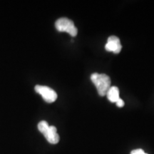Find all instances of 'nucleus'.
Listing matches in <instances>:
<instances>
[{
    "mask_svg": "<svg viewBox=\"0 0 154 154\" xmlns=\"http://www.w3.org/2000/svg\"><path fill=\"white\" fill-rule=\"evenodd\" d=\"M55 27L59 32H67L72 36H76L78 34V29L74 22L65 17L57 19L55 22Z\"/></svg>",
    "mask_w": 154,
    "mask_h": 154,
    "instance_id": "2",
    "label": "nucleus"
},
{
    "mask_svg": "<svg viewBox=\"0 0 154 154\" xmlns=\"http://www.w3.org/2000/svg\"><path fill=\"white\" fill-rule=\"evenodd\" d=\"M35 91L42 96L44 101L47 103H53L57 99V94L52 88L46 86L36 85Z\"/></svg>",
    "mask_w": 154,
    "mask_h": 154,
    "instance_id": "3",
    "label": "nucleus"
},
{
    "mask_svg": "<svg viewBox=\"0 0 154 154\" xmlns=\"http://www.w3.org/2000/svg\"><path fill=\"white\" fill-rule=\"evenodd\" d=\"M105 49L106 51H112L114 54L120 53L122 49L120 39L116 36H109L107 43L105 45Z\"/></svg>",
    "mask_w": 154,
    "mask_h": 154,
    "instance_id": "4",
    "label": "nucleus"
},
{
    "mask_svg": "<svg viewBox=\"0 0 154 154\" xmlns=\"http://www.w3.org/2000/svg\"><path fill=\"white\" fill-rule=\"evenodd\" d=\"M91 80L95 85L99 96H104L106 95L108 90L111 87L110 77L105 74L94 73L91 76Z\"/></svg>",
    "mask_w": 154,
    "mask_h": 154,
    "instance_id": "1",
    "label": "nucleus"
},
{
    "mask_svg": "<svg viewBox=\"0 0 154 154\" xmlns=\"http://www.w3.org/2000/svg\"><path fill=\"white\" fill-rule=\"evenodd\" d=\"M106 96L109 101L112 103H116L120 99L119 97V90L116 86H111L110 88L108 90L106 93Z\"/></svg>",
    "mask_w": 154,
    "mask_h": 154,
    "instance_id": "6",
    "label": "nucleus"
},
{
    "mask_svg": "<svg viewBox=\"0 0 154 154\" xmlns=\"http://www.w3.org/2000/svg\"><path fill=\"white\" fill-rule=\"evenodd\" d=\"M44 137L49 143L57 144L59 141V136L57 134V128L54 126H49L42 133Z\"/></svg>",
    "mask_w": 154,
    "mask_h": 154,
    "instance_id": "5",
    "label": "nucleus"
},
{
    "mask_svg": "<svg viewBox=\"0 0 154 154\" xmlns=\"http://www.w3.org/2000/svg\"><path fill=\"white\" fill-rule=\"evenodd\" d=\"M116 103L117 106L120 107V108L123 107V106H124V101H123V100L121 99H119L118 100V101L116 102Z\"/></svg>",
    "mask_w": 154,
    "mask_h": 154,
    "instance_id": "8",
    "label": "nucleus"
},
{
    "mask_svg": "<svg viewBox=\"0 0 154 154\" xmlns=\"http://www.w3.org/2000/svg\"><path fill=\"white\" fill-rule=\"evenodd\" d=\"M131 154H148L144 152L142 149H136L131 152Z\"/></svg>",
    "mask_w": 154,
    "mask_h": 154,
    "instance_id": "7",
    "label": "nucleus"
}]
</instances>
